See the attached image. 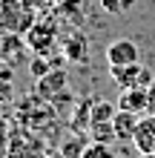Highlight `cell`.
<instances>
[{"instance_id":"6da1fadb","label":"cell","mask_w":155,"mask_h":158,"mask_svg":"<svg viewBox=\"0 0 155 158\" xmlns=\"http://www.w3.org/2000/svg\"><path fill=\"white\" fill-rule=\"evenodd\" d=\"M109 75H112L115 86L121 89H149L152 86V72L141 63H129V66H109Z\"/></svg>"},{"instance_id":"7a4b0ae2","label":"cell","mask_w":155,"mask_h":158,"mask_svg":"<svg viewBox=\"0 0 155 158\" xmlns=\"http://www.w3.org/2000/svg\"><path fill=\"white\" fill-rule=\"evenodd\" d=\"M106 63L109 66H129V63H141V46L135 40L118 38L106 46Z\"/></svg>"},{"instance_id":"3957f363","label":"cell","mask_w":155,"mask_h":158,"mask_svg":"<svg viewBox=\"0 0 155 158\" xmlns=\"http://www.w3.org/2000/svg\"><path fill=\"white\" fill-rule=\"evenodd\" d=\"M118 109H126V112H135L144 118L155 112V104H152L149 89H124V95L118 98Z\"/></svg>"},{"instance_id":"277c9868","label":"cell","mask_w":155,"mask_h":158,"mask_svg":"<svg viewBox=\"0 0 155 158\" xmlns=\"http://www.w3.org/2000/svg\"><path fill=\"white\" fill-rule=\"evenodd\" d=\"M26 43L32 46L38 55H46L52 52V46H55V26L52 23H35L29 32H26Z\"/></svg>"},{"instance_id":"5b68a950","label":"cell","mask_w":155,"mask_h":158,"mask_svg":"<svg viewBox=\"0 0 155 158\" xmlns=\"http://www.w3.org/2000/svg\"><path fill=\"white\" fill-rule=\"evenodd\" d=\"M63 58L72 60V63H86L89 60V40L80 32H72L63 40Z\"/></svg>"},{"instance_id":"8992f818","label":"cell","mask_w":155,"mask_h":158,"mask_svg":"<svg viewBox=\"0 0 155 158\" xmlns=\"http://www.w3.org/2000/svg\"><path fill=\"white\" fill-rule=\"evenodd\" d=\"M63 89H66V72H60V69H52L43 78H38V95H43L46 101L60 95Z\"/></svg>"},{"instance_id":"52a82bcc","label":"cell","mask_w":155,"mask_h":158,"mask_svg":"<svg viewBox=\"0 0 155 158\" xmlns=\"http://www.w3.org/2000/svg\"><path fill=\"white\" fill-rule=\"evenodd\" d=\"M138 121H141V115H135V112H126V109H118V115L112 118L115 138H118V141H132L135 129H138Z\"/></svg>"},{"instance_id":"ba28073f","label":"cell","mask_w":155,"mask_h":158,"mask_svg":"<svg viewBox=\"0 0 155 158\" xmlns=\"http://www.w3.org/2000/svg\"><path fill=\"white\" fill-rule=\"evenodd\" d=\"M14 12H29V6H23L20 0H0V26L20 32V17H14Z\"/></svg>"},{"instance_id":"9c48e42d","label":"cell","mask_w":155,"mask_h":158,"mask_svg":"<svg viewBox=\"0 0 155 158\" xmlns=\"http://www.w3.org/2000/svg\"><path fill=\"white\" fill-rule=\"evenodd\" d=\"M115 115H118V106L106 98H98L89 106V124H112Z\"/></svg>"},{"instance_id":"30bf717a","label":"cell","mask_w":155,"mask_h":158,"mask_svg":"<svg viewBox=\"0 0 155 158\" xmlns=\"http://www.w3.org/2000/svg\"><path fill=\"white\" fill-rule=\"evenodd\" d=\"M89 129H92V138H95L98 144H112V141H118L112 124H89Z\"/></svg>"},{"instance_id":"8fae6325","label":"cell","mask_w":155,"mask_h":158,"mask_svg":"<svg viewBox=\"0 0 155 158\" xmlns=\"http://www.w3.org/2000/svg\"><path fill=\"white\" fill-rule=\"evenodd\" d=\"M84 158H118V155L112 152V147H109V144H98V141H92V144H86Z\"/></svg>"},{"instance_id":"7c38bea8","label":"cell","mask_w":155,"mask_h":158,"mask_svg":"<svg viewBox=\"0 0 155 158\" xmlns=\"http://www.w3.org/2000/svg\"><path fill=\"white\" fill-rule=\"evenodd\" d=\"M84 150H86V147L80 144L78 138H72V141H66V144H63L60 155H63V158H84Z\"/></svg>"},{"instance_id":"4fadbf2b","label":"cell","mask_w":155,"mask_h":158,"mask_svg":"<svg viewBox=\"0 0 155 158\" xmlns=\"http://www.w3.org/2000/svg\"><path fill=\"white\" fill-rule=\"evenodd\" d=\"M32 72H35V75H38V78H43V75H46V72H52V69H49V63L43 60V55H38V58L32 60Z\"/></svg>"},{"instance_id":"5bb4252c","label":"cell","mask_w":155,"mask_h":158,"mask_svg":"<svg viewBox=\"0 0 155 158\" xmlns=\"http://www.w3.org/2000/svg\"><path fill=\"white\" fill-rule=\"evenodd\" d=\"M101 9H104L106 15H121V12H124L121 0H101Z\"/></svg>"},{"instance_id":"9a60e30c","label":"cell","mask_w":155,"mask_h":158,"mask_svg":"<svg viewBox=\"0 0 155 158\" xmlns=\"http://www.w3.org/2000/svg\"><path fill=\"white\" fill-rule=\"evenodd\" d=\"M121 6H124V12H129V9L138 6V0H121Z\"/></svg>"}]
</instances>
